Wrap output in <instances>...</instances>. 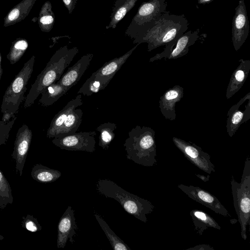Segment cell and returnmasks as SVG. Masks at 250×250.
<instances>
[{
    "mask_svg": "<svg viewBox=\"0 0 250 250\" xmlns=\"http://www.w3.org/2000/svg\"><path fill=\"white\" fill-rule=\"evenodd\" d=\"M78 52L77 47L69 48L67 45L56 51L31 85L25 99L23 105L25 108L31 106L47 86L60 80Z\"/></svg>",
    "mask_w": 250,
    "mask_h": 250,
    "instance_id": "6da1fadb",
    "label": "cell"
},
{
    "mask_svg": "<svg viewBox=\"0 0 250 250\" xmlns=\"http://www.w3.org/2000/svg\"><path fill=\"white\" fill-rule=\"evenodd\" d=\"M188 26L184 15L166 11L154 22L138 44L147 43V51L150 52L178 38L188 30Z\"/></svg>",
    "mask_w": 250,
    "mask_h": 250,
    "instance_id": "7a4b0ae2",
    "label": "cell"
},
{
    "mask_svg": "<svg viewBox=\"0 0 250 250\" xmlns=\"http://www.w3.org/2000/svg\"><path fill=\"white\" fill-rule=\"evenodd\" d=\"M128 134L124 144L127 159L145 167L156 166L157 159L155 131L150 127L136 125Z\"/></svg>",
    "mask_w": 250,
    "mask_h": 250,
    "instance_id": "3957f363",
    "label": "cell"
},
{
    "mask_svg": "<svg viewBox=\"0 0 250 250\" xmlns=\"http://www.w3.org/2000/svg\"><path fill=\"white\" fill-rule=\"evenodd\" d=\"M96 187L100 195L117 201L125 211L144 223L155 208L149 200L128 192L109 179L98 180Z\"/></svg>",
    "mask_w": 250,
    "mask_h": 250,
    "instance_id": "277c9868",
    "label": "cell"
},
{
    "mask_svg": "<svg viewBox=\"0 0 250 250\" xmlns=\"http://www.w3.org/2000/svg\"><path fill=\"white\" fill-rule=\"evenodd\" d=\"M234 207L241 226L242 239L247 238V228L250 224V159L245 161L241 182H236L233 176L230 181Z\"/></svg>",
    "mask_w": 250,
    "mask_h": 250,
    "instance_id": "5b68a950",
    "label": "cell"
},
{
    "mask_svg": "<svg viewBox=\"0 0 250 250\" xmlns=\"http://www.w3.org/2000/svg\"><path fill=\"white\" fill-rule=\"evenodd\" d=\"M167 6L166 0H149L142 3L125 31V35L132 39L133 43L138 44L154 22L166 11Z\"/></svg>",
    "mask_w": 250,
    "mask_h": 250,
    "instance_id": "8992f818",
    "label": "cell"
},
{
    "mask_svg": "<svg viewBox=\"0 0 250 250\" xmlns=\"http://www.w3.org/2000/svg\"><path fill=\"white\" fill-rule=\"evenodd\" d=\"M35 62V57L33 55L7 88L0 107L2 113L11 112L16 114L18 112L20 105L26 98L24 94L27 90L26 85L33 71Z\"/></svg>",
    "mask_w": 250,
    "mask_h": 250,
    "instance_id": "52a82bcc",
    "label": "cell"
},
{
    "mask_svg": "<svg viewBox=\"0 0 250 250\" xmlns=\"http://www.w3.org/2000/svg\"><path fill=\"white\" fill-rule=\"evenodd\" d=\"M199 32V29L194 31H186L178 38L165 45L164 51L161 53H157L150 58L149 62H153L163 58L176 59L185 56L188 52L189 47L193 45L198 39Z\"/></svg>",
    "mask_w": 250,
    "mask_h": 250,
    "instance_id": "ba28073f",
    "label": "cell"
},
{
    "mask_svg": "<svg viewBox=\"0 0 250 250\" xmlns=\"http://www.w3.org/2000/svg\"><path fill=\"white\" fill-rule=\"evenodd\" d=\"M95 131L75 132L58 138H54L52 143L61 149L70 151L94 152L96 150Z\"/></svg>",
    "mask_w": 250,
    "mask_h": 250,
    "instance_id": "9c48e42d",
    "label": "cell"
},
{
    "mask_svg": "<svg viewBox=\"0 0 250 250\" xmlns=\"http://www.w3.org/2000/svg\"><path fill=\"white\" fill-rule=\"evenodd\" d=\"M172 141L184 156L197 167L208 174L215 172V166L211 162L210 156L200 146L176 137L172 138Z\"/></svg>",
    "mask_w": 250,
    "mask_h": 250,
    "instance_id": "30bf717a",
    "label": "cell"
},
{
    "mask_svg": "<svg viewBox=\"0 0 250 250\" xmlns=\"http://www.w3.org/2000/svg\"><path fill=\"white\" fill-rule=\"evenodd\" d=\"M178 188L191 199L201 204L217 214L230 217V214L221 204L219 199L208 191L193 186H187L182 184Z\"/></svg>",
    "mask_w": 250,
    "mask_h": 250,
    "instance_id": "8fae6325",
    "label": "cell"
},
{
    "mask_svg": "<svg viewBox=\"0 0 250 250\" xmlns=\"http://www.w3.org/2000/svg\"><path fill=\"white\" fill-rule=\"evenodd\" d=\"M232 42L238 51L246 41L250 31V24L244 0H240L235 9L232 21Z\"/></svg>",
    "mask_w": 250,
    "mask_h": 250,
    "instance_id": "7c38bea8",
    "label": "cell"
},
{
    "mask_svg": "<svg viewBox=\"0 0 250 250\" xmlns=\"http://www.w3.org/2000/svg\"><path fill=\"white\" fill-rule=\"evenodd\" d=\"M32 131L25 124L18 129L14 142L12 158L15 163L17 173L21 176L31 144Z\"/></svg>",
    "mask_w": 250,
    "mask_h": 250,
    "instance_id": "4fadbf2b",
    "label": "cell"
},
{
    "mask_svg": "<svg viewBox=\"0 0 250 250\" xmlns=\"http://www.w3.org/2000/svg\"><path fill=\"white\" fill-rule=\"evenodd\" d=\"M250 119V92L230 107L227 113L226 129L232 137L240 125Z\"/></svg>",
    "mask_w": 250,
    "mask_h": 250,
    "instance_id": "5bb4252c",
    "label": "cell"
},
{
    "mask_svg": "<svg viewBox=\"0 0 250 250\" xmlns=\"http://www.w3.org/2000/svg\"><path fill=\"white\" fill-rule=\"evenodd\" d=\"M139 45L136 44L123 55L106 62L93 73L90 78L99 81L104 89Z\"/></svg>",
    "mask_w": 250,
    "mask_h": 250,
    "instance_id": "9a60e30c",
    "label": "cell"
},
{
    "mask_svg": "<svg viewBox=\"0 0 250 250\" xmlns=\"http://www.w3.org/2000/svg\"><path fill=\"white\" fill-rule=\"evenodd\" d=\"M77 229L74 210L71 207L68 206L58 223L57 247L64 248L68 240L73 244V236L76 235Z\"/></svg>",
    "mask_w": 250,
    "mask_h": 250,
    "instance_id": "2e32d148",
    "label": "cell"
},
{
    "mask_svg": "<svg viewBox=\"0 0 250 250\" xmlns=\"http://www.w3.org/2000/svg\"><path fill=\"white\" fill-rule=\"evenodd\" d=\"M184 97V88L179 85L169 88L161 96L159 104L160 111L167 120L176 119V104Z\"/></svg>",
    "mask_w": 250,
    "mask_h": 250,
    "instance_id": "e0dca14e",
    "label": "cell"
},
{
    "mask_svg": "<svg viewBox=\"0 0 250 250\" xmlns=\"http://www.w3.org/2000/svg\"><path fill=\"white\" fill-rule=\"evenodd\" d=\"M93 57V54L92 53L83 56L76 63L68 68L57 83L70 89L80 80L88 68Z\"/></svg>",
    "mask_w": 250,
    "mask_h": 250,
    "instance_id": "ac0fdd59",
    "label": "cell"
},
{
    "mask_svg": "<svg viewBox=\"0 0 250 250\" xmlns=\"http://www.w3.org/2000/svg\"><path fill=\"white\" fill-rule=\"evenodd\" d=\"M239 62V64L233 72L227 88L226 97L227 100L241 89L250 71V60L241 59Z\"/></svg>",
    "mask_w": 250,
    "mask_h": 250,
    "instance_id": "d6986e66",
    "label": "cell"
},
{
    "mask_svg": "<svg viewBox=\"0 0 250 250\" xmlns=\"http://www.w3.org/2000/svg\"><path fill=\"white\" fill-rule=\"evenodd\" d=\"M83 104L81 94H79L75 98L70 100L52 120L47 130V137L54 138L56 132L71 112L82 105Z\"/></svg>",
    "mask_w": 250,
    "mask_h": 250,
    "instance_id": "ffe728a7",
    "label": "cell"
},
{
    "mask_svg": "<svg viewBox=\"0 0 250 250\" xmlns=\"http://www.w3.org/2000/svg\"><path fill=\"white\" fill-rule=\"evenodd\" d=\"M37 0H22L4 18L3 26L8 27L23 20L29 14Z\"/></svg>",
    "mask_w": 250,
    "mask_h": 250,
    "instance_id": "44dd1931",
    "label": "cell"
},
{
    "mask_svg": "<svg viewBox=\"0 0 250 250\" xmlns=\"http://www.w3.org/2000/svg\"><path fill=\"white\" fill-rule=\"evenodd\" d=\"M194 230L199 235L209 228L221 229V227L208 213L200 209H192L190 211Z\"/></svg>",
    "mask_w": 250,
    "mask_h": 250,
    "instance_id": "7402d4cb",
    "label": "cell"
},
{
    "mask_svg": "<svg viewBox=\"0 0 250 250\" xmlns=\"http://www.w3.org/2000/svg\"><path fill=\"white\" fill-rule=\"evenodd\" d=\"M138 0H116L110 16V21L106 29H114L118 23L135 6Z\"/></svg>",
    "mask_w": 250,
    "mask_h": 250,
    "instance_id": "603a6c76",
    "label": "cell"
},
{
    "mask_svg": "<svg viewBox=\"0 0 250 250\" xmlns=\"http://www.w3.org/2000/svg\"><path fill=\"white\" fill-rule=\"evenodd\" d=\"M83 114L80 108H75L71 111L56 132L54 138L76 132L81 124Z\"/></svg>",
    "mask_w": 250,
    "mask_h": 250,
    "instance_id": "cb8c5ba5",
    "label": "cell"
},
{
    "mask_svg": "<svg viewBox=\"0 0 250 250\" xmlns=\"http://www.w3.org/2000/svg\"><path fill=\"white\" fill-rule=\"evenodd\" d=\"M69 90L57 82L53 83L47 86L41 94L42 96L39 100V104L44 107L52 105Z\"/></svg>",
    "mask_w": 250,
    "mask_h": 250,
    "instance_id": "d4e9b609",
    "label": "cell"
},
{
    "mask_svg": "<svg viewBox=\"0 0 250 250\" xmlns=\"http://www.w3.org/2000/svg\"><path fill=\"white\" fill-rule=\"evenodd\" d=\"M31 175L35 181L42 183H49L58 180L62 175L61 172L50 168L41 164L35 165L31 170Z\"/></svg>",
    "mask_w": 250,
    "mask_h": 250,
    "instance_id": "484cf974",
    "label": "cell"
},
{
    "mask_svg": "<svg viewBox=\"0 0 250 250\" xmlns=\"http://www.w3.org/2000/svg\"><path fill=\"white\" fill-rule=\"evenodd\" d=\"M37 21L42 32L48 33L52 29L55 22V15L49 1H46L42 5Z\"/></svg>",
    "mask_w": 250,
    "mask_h": 250,
    "instance_id": "4316f807",
    "label": "cell"
},
{
    "mask_svg": "<svg viewBox=\"0 0 250 250\" xmlns=\"http://www.w3.org/2000/svg\"><path fill=\"white\" fill-rule=\"evenodd\" d=\"M94 216L108 239L113 250H130V248L113 232L99 214L95 212Z\"/></svg>",
    "mask_w": 250,
    "mask_h": 250,
    "instance_id": "83f0119b",
    "label": "cell"
},
{
    "mask_svg": "<svg viewBox=\"0 0 250 250\" xmlns=\"http://www.w3.org/2000/svg\"><path fill=\"white\" fill-rule=\"evenodd\" d=\"M117 128V125L113 123H104L98 126L96 130L99 131V146L103 149L107 150L109 145L114 139L115 130Z\"/></svg>",
    "mask_w": 250,
    "mask_h": 250,
    "instance_id": "f1b7e54d",
    "label": "cell"
},
{
    "mask_svg": "<svg viewBox=\"0 0 250 250\" xmlns=\"http://www.w3.org/2000/svg\"><path fill=\"white\" fill-rule=\"evenodd\" d=\"M28 47V42L24 38H19L12 42L7 59L11 64H14L22 57Z\"/></svg>",
    "mask_w": 250,
    "mask_h": 250,
    "instance_id": "f546056e",
    "label": "cell"
},
{
    "mask_svg": "<svg viewBox=\"0 0 250 250\" xmlns=\"http://www.w3.org/2000/svg\"><path fill=\"white\" fill-rule=\"evenodd\" d=\"M104 89L99 81L89 77L79 90L78 94H82L84 96H90Z\"/></svg>",
    "mask_w": 250,
    "mask_h": 250,
    "instance_id": "4dcf8cb0",
    "label": "cell"
},
{
    "mask_svg": "<svg viewBox=\"0 0 250 250\" xmlns=\"http://www.w3.org/2000/svg\"><path fill=\"white\" fill-rule=\"evenodd\" d=\"M17 118L16 116L8 122L0 121V146L6 144L9 138L10 131Z\"/></svg>",
    "mask_w": 250,
    "mask_h": 250,
    "instance_id": "1f68e13d",
    "label": "cell"
},
{
    "mask_svg": "<svg viewBox=\"0 0 250 250\" xmlns=\"http://www.w3.org/2000/svg\"><path fill=\"white\" fill-rule=\"evenodd\" d=\"M21 225L23 228L31 232H37L42 229V226L37 219L32 215L27 214L22 217Z\"/></svg>",
    "mask_w": 250,
    "mask_h": 250,
    "instance_id": "d6a6232c",
    "label": "cell"
},
{
    "mask_svg": "<svg viewBox=\"0 0 250 250\" xmlns=\"http://www.w3.org/2000/svg\"><path fill=\"white\" fill-rule=\"evenodd\" d=\"M0 185L1 186L3 190L6 193L10 200L13 201V197L12 194V190L9 182L6 179L4 175L0 170Z\"/></svg>",
    "mask_w": 250,
    "mask_h": 250,
    "instance_id": "836d02e7",
    "label": "cell"
},
{
    "mask_svg": "<svg viewBox=\"0 0 250 250\" xmlns=\"http://www.w3.org/2000/svg\"><path fill=\"white\" fill-rule=\"evenodd\" d=\"M64 5L68 10V13H72L75 6L77 4V0H62Z\"/></svg>",
    "mask_w": 250,
    "mask_h": 250,
    "instance_id": "e575fe53",
    "label": "cell"
},
{
    "mask_svg": "<svg viewBox=\"0 0 250 250\" xmlns=\"http://www.w3.org/2000/svg\"><path fill=\"white\" fill-rule=\"evenodd\" d=\"M0 202L5 207L8 204H12V202L9 198L6 193L3 190L1 186L0 185Z\"/></svg>",
    "mask_w": 250,
    "mask_h": 250,
    "instance_id": "d590c367",
    "label": "cell"
},
{
    "mask_svg": "<svg viewBox=\"0 0 250 250\" xmlns=\"http://www.w3.org/2000/svg\"><path fill=\"white\" fill-rule=\"evenodd\" d=\"M186 250H214V249L209 245L201 244L188 248Z\"/></svg>",
    "mask_w": 250,
    "mask_h": 250,
    "instance_id": "8d00e7d4",
    "label": "cell"
},
{
    "mask_svg": "<svg viewBox=\"0 0 250 250\" xmlns=\"http://www.w3.org/2000/svg\"><path fill=\"white\" fill-rule=\"evenodd\" d=\"M16 115L11 112L3 113L1 120L5 122H8L15 117L16 116Z\"/></svg>",
    "mask_w": 250,
    "mask_h": 250,
    "instance_id": "74e56055",
    "label": "cell"
},
{
    "mask_svg": "<svg viewBox=\"0 0 250 250\" xmlns=\"http://www.w3.org/2000/svg\"><path fill=\"white\" fill-rule=\"evenodd\" d=\"M196 175L198 178H200L201 180H202L203 181H204L205 182H206L209 181V178L210 177L209 175H208L207 176L200 175V174H196Z\"/></svg>",
    "mask_w": 250,
    "mask_h": 250,
    "instance_id": "f35d334b",
    "label": "cell"
},
{
    "mask_svg": "<svg viewBox=\"0 0 250 250\" xmlns=\"http://www.w3.org/2000/svg\"><path fill=\"white\" fill-rule=\"evenodd\" d=\"M213 0H197V2L198 4H205L209 3Z\"/></svg>",
    "mask_w": 250,
    "mask_h": 250,
    "instance_id": "ab89813d",
    "label": "cell"
},
{
    "mask_svg": "<svg viewBox=\"0 0 250 250\" xmlns=\"http://www.w3.org/2000/svg\"><path fill=\"white\" fill-rule=\"evenodd\" d=\"M3 70L1 66V57L0 53V81L1 80V76L2 75Z\"/></svg>",
    "mask_w": 250,
    "mask_h": 250,
    "instance_id": "60d3db41",
    "label": "cell"
},
{
    "mask_svg": "<svg viewBox=\"0 0 250 250\" xmlns=\"http://www.w3.org/2000/svg\"><path fill=\"white\" fill-rule=\"evenodd\" d=\"M6 207L3 205V204H2L0 202V209H3L4 208H5Z\"/></svg>",
    "mask_w": 250,
    "mask_h": 250,
    "instance_id": "b9f144b4",
    "label": "cell"
},
{
    "mask_svg": "<svg viewBox=\"0 0 250 250\" xmlns=\"http://www.w3.org/2000/svg\"><path fill=\"white\" fill-rule=\"evenodd\" d=\"M4 237L0 234V240L4 239Z\"/></svg>",
    "mask_w": 250,
    "mask_h": 250,
    "instance_id": "7bdbcfd3",
    "label": "cell"
}]
</instances>
